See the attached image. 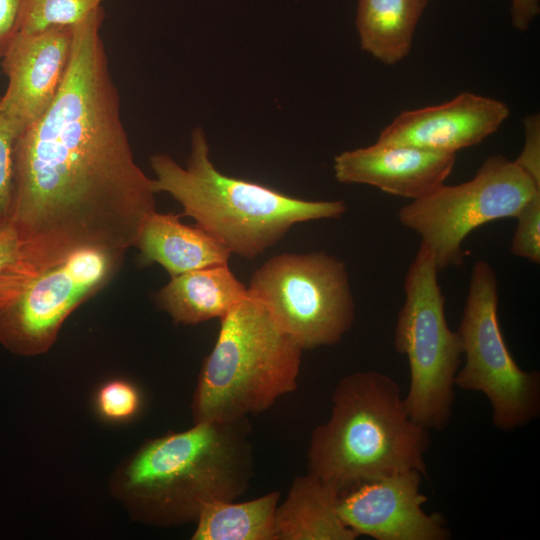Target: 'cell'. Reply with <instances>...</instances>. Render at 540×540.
I'll return each mask as SVG.
<instances>
[{
    "mask_svg": "<svg viewBox=\"0 0 540 540\" xmlns=\"http://www.w3.org/2000/svg\"><path fill=\"white\" fill-rule=\"evenodd\" d=\"M465 362L455 376L460 389L483 393L501 431L525 427L540 415V374L523 370L512 357L498 320L495 270L478 260L457 331Z\"/></svg>",
    "mask_w": 540,
    "mask_h": 540,
    "instance_id": "obj_8",
    "label": "cell"
},
{
    "mask_svg": "<svg viewBox=\"0 0 540 540\" xmlns=\"http://www.w3.org/2000/svg\"><path fill=\"white\" fill-rule=\"evenodd\" d=\"M102 2L103 0H24L18 18L17 32L74 26L101 8Z\"/></svg>",
    "mask_w": 540,
    "mask_h": 540,
    "instance_id": "obj_20",
    "label": "cell"
},
{
    "mask_svg": "<svg viewBox=\"0 0 540 540\" xmlns=\"http://www.w3.org/2000/svg\"><path fill=\"white\" fill-rule=\"evenodd\" d=\"M537 193L540 187L514 161L492 155L472 179L442 184L403 206L398 218L421 237L440 272L462 261V244L470 232L485 223L515 217Z\"/></svg>",
    "mask_w": 540,
    "mask_h": 540,
    "instance_id": "obj_10",
    "label": "cell"
},
{
    "mask_svg": "<svg viewBox=\"0 0 540 540\" xmlns=\"http://www.w3.org/2000/svg\"><path fill=\"white\" fill-rule=\"evenodd\" d=\"M21 241L7 219L0 218V281L21 257Z\"/></svg>",
    "mask_w": 540,
    "mask_h": 540,
    "instance_id": "obj_25",
    "label": "cell"
},
{
    "mask_svg": "<svg viewBox=\"0 0 540 540\" xmlns=\"http://www.w3.org/2000/svg\"><path fill=\"white\" fill-rule=\"evenodd\" d=\"M430 0H358L361 48L386 65L408 56L418 22Z\"/></svg>",
    "mask_w": 540,
    "mask_h": 540,
    "instance_id": "obj_18",
    "label": "cell"
},
{
    "mask_svg": "<svg viewBox=\"0 0 540 540\" xmlns=\"http://www.w3.org/2000/svg\"><path fill=\"white\" fill-rule=\"evenodd\" d=\"M180 216L155 211L145 219L135 243L140 262L158 263L171 277L228 265L230 250L197 225L181 223Z\"/></svg>",
    "mask_w": 540,
    "mask_h": 540,
    "instance_id": "obj_15",
    "label": "cell"
},
{
    "mask_svg": "<svg viewBox=\"0 0 540 540\" xmlns=\"http://www.w3.org/2000/svg\"><path fill=\"white\" fill-rule=\"evenodd\" d=\"M137 389L126 381L114 380L103 385L97 394L100 414L110 420L121 421L131 418L140 407Z\"/></svg>",
    "mask_w": 540,
    "mask_h": 540,
    "instance_id": "obj_23",
    "label": "cell"
},
{
    "mask_svg": "<svg viewBox=\"0 0 540 540\" xmlns=\"http://www.w3.org/2000/svg\"><path fill=\"white\" fill-rule=\"evenodd\" d=\"M103 8L73 26L67 72L47 111L19 134L7 220L23 257L45 265L87 248L126 252L156 211L138 166L101 37Z\"/></svg>",
    "mask_w": 540,
    "mask_h": 540,
    "instance_id": "obj_1",
    "label": "cell"
},
{
    "mask_svg": "<svg viewBox=\"0 0 540 540\" xmlns=\"http://www.w3.org/2000/svg\"><path fill=\"white\" fill-rule=\"evenodd\" d=\"M455 161V154L375 142L338 154L333 169L340 183L371 185L389 194L416 200L444 184Z\"/></svg>",
    "mask_w": 540,
    "mask_h": 540,
    "instance_id": "obj_14",
    "label": "cell"
},
{
    "mask_svg": "<svg viewBox=\"0 0 540 540\" xmlns=\"http://www.w3.org/2000/svg\"><path fill=\"white\" fill-rule=\"evenodd\" d=\"M125 253L87 248L45 265L21 253L0 281V344L21 356L49 350L68 316L112 280Z\"/></svg>",
    "mask_w": 540,
    "mask_h": 540,
    "instance_id": "obj_6",
    "label": "cell"
},
{
    "mask_svg": "<svg viewBox=\"0 0 540 540\" xmlns=\"http://www.w3.org/2000/svg\"><path fill=\"white\" fill-rule=\"evenodd\" d=\"M280 493L272 491L244 501L206 504L195 523L193 540H275V516Z\"/></svg>",
    "mask_w": 540,
    "mask_h": 540,
    "instance_id": "obj_19",
    "label": "cell"
},
{
    "mask_svg": "<svg viewBox=\"0 0 540 540\" xmlns=\"http://www.w3.org/2000/svg\"><path fill=\"white\" fill-rule=\"evenodd\" d=\"M248 295L228 265L189 271L171 278L157 294L159 306L177 323L221 319Z\"/></svg>",
    "mask_w": 540,
    "mask_h": 540,
    "instance_id": "obj_17",
    "label": "cell"
},
{
    "mask_svg": "<svg viewBox=\"0 0 540 540\" xmlns=\"http://www.w3.org/2000/svg\"><path fill=\"white\" fill-rule=\"evenodd\" d=\"M303 349L247 295L220 319L191 410L194 423L230 421L269 409L297 389Z\"/></svg>",
    "mask_w": 540,
    "mask_h": 540,
    "instance_id": "obj_5",
    "label": "cell"
},
{
    "mask_svg": "<svg viewBox=\"0 0 540 540\" xmlns=\"http://www.w3.org/2000/svg\"><path fill=\"white\" fill-rule=\"evenodd\" d=\"M340 491L312 474L297 476L275 516V540H355L338 511Z\"/></svg>",
    "mask_w": 540,
    "mask_h": 540,
    "instance_id": "obj_16",
    "label": "cell"
},
{
    "mask_svg": "<svg viewBox=\"0 0 540 540\" xmlns=\"http://www.w3.org/2000/svg\"><path fill=\"white\" fill-rule=\"evenodd\" d=\"M509 112L501 100L465 91L438 105L402 111L376 142L456 155L495 133Z\"/></svg>",
    "mask_w": 540,
    "mask_h": 540,
    "instance_id": "obj_13",
    "label": "cell"
},
{
    "mask_svg": "<svg viewBox=\"0 0 540 540\" xmlns=\"http://www.w3.org/2000/svg\"><path fill=\"white\" fill-rule=\"evenodd\" d=\"M247 290L303 350L337 344L355 319L345 263L324 252L274 256Z\"/></svg>",
    "mask_w": 540,
    "mask_h": 540,
    "instance_id": "obj_9",
    "label": "cell"
},
{
    "mask_svg": "<svg viewBox=\"0 0 540 540\" xmlns=\"http://www.w3.org/2000/svg\"><path fill=\"white\" fill-rule=\"evenodd\" d=\"M516 229L511 242L513 255L540 263V193L527 201L515 215Z\"/></svg>",
    "mask_w": 540,
    "mask_h": 540,
    "instance_id": "obj_21",
    "label": "cell"
},
{
    "mask_svg": "<svg viewBox=\"0 0 540 540\" xmlns=\"http://www.w3.org/2000/svg\"><path fill=\"white\" fill-rule=\"evenodd\" d=\"M22 130L0 108V218L4 219L11 202L15 144Z\"/></svg>",
    "mask_w": 540,
    "mask_h": 540,
    "instance_id": "obj_22",
    "label": "cell"
},
{
    "mask_svg": "<svg viewBox=\"0 0 540 540\" xmlns=\"http://www.w3.org/2000/svg\"><path fill=\"white\" fill-rule=\"evenodd\" d=\"M201 127L191 133L185 167L166 154L150 158L155 193L166 192L202 230L231 253L255 258L274 246L296 223L341 217L344 201H309L265 185L221 173L209 156Z\"/></svg>",
    "mask_w": 540,
    "mask_h": 540,
    "instance_id": "obj_4",
    "label": "cell"
},
{
    "mask_svg": "<svg viewBox=\"0 0 540 540\" xmlns=\"http://www.w3.org/2000/svg\"><path fill=\"white\" fill-rule=\"evenodd\" d=\"M331 403L329 418L311 433L307 473L340 492L407 471L426 475L430 431L411 418L393 378L377 371L345 375Z\"/></svg>",
    "mask_w": 540,
    "mask_h": 540,
    "instance_id": "obj_3",
    "label": "cell"
},
{
    "mask_svg": "<svg viewBox=\"0 0 540 540\" xmlns=\"http://www.w3.org/2000/svg\"><path fill=\"white\" fill-rule=\"evenodd\" d=\"M24 0H0V59L17 32Z\"/></svg>",
    "mask_w": 540,
    "mask_h": 540,
    "instance_id": "obj_26",
    "label": "cell"
},
{
    "mask_svg": "<svg viewBox=\"0 0 540 540\" xmlns=\"http://www.w3.org/2000/svg\"><path fill=\"white\" fill-rule=\"evenodd\" d=\"M73 45V26L16 32L1 67L8 79L0 108L22 129L51 106L63 83Z\"/></svg>",
    "mask_w": 540,
    "mask_h": 540,
    "instance_id": "obj_12",
    "label": "cell"
},
{
    "mask_svg": "<svg viewBox=\"0 0 540 540\" xmlns=\"http://www.w3.org/2000/svg\"><path fill=\"white\" fill-rule=\"evenodd\" d=\"M423 474L407 471L356 484L340 492L338 511L357 536L376 540H447L441 513H426L420 492Z\"/></svg>",
    "mask_w": 540,
    "mask_h": 540,
    "instance_id": "obj_11",
    "label": "cell"
},
{
    "mask_svg": "<svg viewBox=\"0 0 540 540\" xmlns=\"http://www.w3.org/2000/svg\"><path fill=\"white\" fill-rule=\"evenodd\" d=\"M525 140L522 151L513 160L540 187V117L532 114L524 120Z\"/></svg>",
    "mask_w": 540,
    "mask_h": 540,
    "instance_id": "obj_24",
    "label": "cell"
},
{
    "mask_svg": "<svg viewBox=\"0 0 540 540\" xmlns=\"http://www.w3.org/2000/svg\"><path fill=\"white\" fill-rule=\"evenodd\" d=\"M438 273L431 251L421 243L405 275V301L394 334L395 350L409 363L406 408L429 431H442L450 423L463 355L460 337L446 321Z\"/></svg>",
    "mask_w": 540,
    "mask_h": 540,
    "instance_id": "obj_7",
    "label": "cell"
},
{
    "mask_svg": "<svg viewBox=\"0 0 540 540\" xmlns=\"http://www.w3.org/2000/svg\"><path fill=\"white\" fill-rule=\"evenodd\" d=\"M540 12V0H510V15L513 27L526 31Z\"/></svg>",
    "mask_w": 540,
    "mask_h": 540,
    "instance_id": "obj_27",
    "label": "cell"
},
{
    "mask_svg": "<svg viewBox=\"0 0 540 540\" xmlns=\"http://www.w3.org/2000/svg\"><path fill=\"white\" fill-rule=\"evenodd\" d=\"M253 474L248 417L196 422L146 442L124 467L117 490L138 519L171 526L195 522L208 503L237 499Z\"/></svg>",
    "mask_w": 540,
    "mask_h": 540,
    "instance_id": "obj_2",
    "label": "cell"
}]
</instances>
